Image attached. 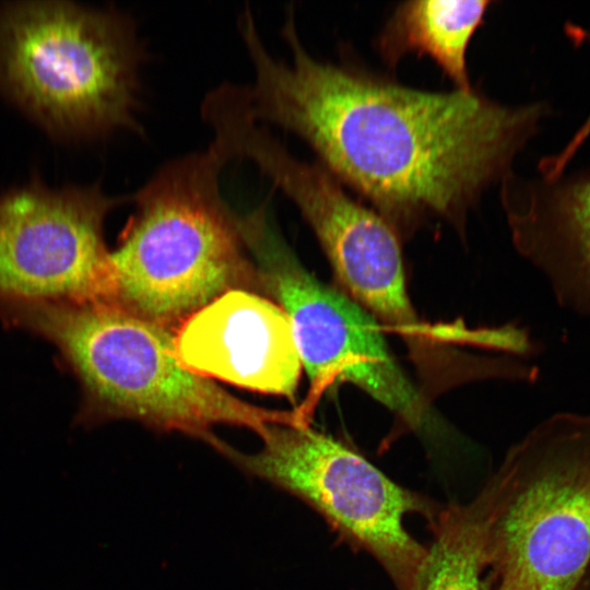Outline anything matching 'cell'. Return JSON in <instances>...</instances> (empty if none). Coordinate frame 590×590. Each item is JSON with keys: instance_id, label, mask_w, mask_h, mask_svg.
I'll list each match as a JSON object with an SVG mask.
<instances>
[{"instance_id": "cell-10", "label": "cell", "mask_w": 590, "mask_h": 590, "mask_svg": "<svg viewBox=\"0 0 590 590\" xmlns=\"http://www.w3.org/2000/svg\"><path fill=\"white\" fill-rule=\"evenodd\" d=\"M174 337L178 358L196 374L294 399L303 364L287 316L270 299L231 290L187 318Z\"/></svg>"}, {"instance_id": "cell-3", "label": "cell", "mask_w": 590, "mask_h": 590, "mask_svg": "<svg viewBox=\"0 0 590 590\" xmlns=\"http://www.w3.org/2000/svg\"><path fill=\"white\" fill-rule=\"evenodd\" d=\"M210 143L162 166L131 196L135 211L109 252L116 304L169 329L252 280L220 190L227 163Z\"/></svg>"}, {"instance_id": "cell-6", "label": "cell", "mask_w": 590, "mask_h": 590, "mask_svg": "<svg viewBox=\"0 0 590 590\" xmlns=\"http://www.w3.org/2000/svg\"><path fill=\"white\" fill-rule=\"evenodd\" d=\"M260 438L262 447L253 453L224 440L217 451L312 508L343 542L378 562L397 590H416L427 546L412 536L405 519L420 514L429 523L438 505L309 423L270 425Z\"/></svg>"}, {"instance_id": "cell-14", "label": "cell", "mask_w": 590, "mask_h": 590, "mask_svg": "<svg viewBox=\"0 0 590 590\" xmlns=\"http://www.w3.org/2000/svg\"><path fill=\"white\" fill-rule=\"evenodd\" d=\"M565 33L575 45L590 44V31L578 25L567 23ZM590 137V113L583 123L578 128L567 144L555 155L543 157L538 169L543 178H555L563 175L566 166L575 156L580 146Z\"/></svg>"}, {"instance_id": "cell-13", "label": "cell", "mask_w": 590, "mask_h": 590, "mask_svg": "<svg viewBox=\"0 0 590 590\" xmlns=\"http://www.w3.org/2000/svg\"><path fill=\"white\" fill-rule=\"evenodd\" d=\"M428 524L433 536L416 590H492L482 493L467 504L440 507Z\"/></svg>"}, {"instance_id": "cell-11", "label": "cell", "mask_w": 590, "mask_h": 590, "mask_svg": "<svg viewBox=\"0 0 590 590\" xmlns=\"http://www.w3.org/2000/svg\"><path fill=\"white\" fill-rule=\"evenodd\" d=\"M516 249L547 280L562 306L590 319V172L500 181Z\"/></svg>"}, {"instance_id": "cell-2", "label": "cell", "mask_w": 590, "mask_h": 590, "mask_svg": "<svg viewBox=\"0 0 590 590\" xmlns=\"http://www.w3.org/2000/svg\"><path fill=\"white\" fill-rule=\"evenodd\" d=\"M0 318L57 346L82 385L85 420H135L214 449L216 425L261 437L270 425L305 423L297 410L249 404L190 370L169 328L118 304L0 298Z\"/></svg>"}, {"instance_id": "cell-15", "label": "cell", "mask_w": 590, "mask_h": 590, "mask_svg": "<svg viewBox=\"0 0 590 590\" xmlns=\"http://www.w3.org/2000/svg\"><path fill=\"white\" fill-rule=\"evenodd\" d=\"M577 590H590V566L581 582L579 583Z\"/></svg>"}, {"instance_id": "cell-8", "label": "cell", "mask_w": 590, "mask_h": 590, "mask_svg": "<svg viewBox=\"0 0 590 590\" xmlns=\"http://www.w3.org/2000/svg\"><path fill=\"white\" fill-rule=\"evenodd\" d=\"M234 158L252 162L295 203L321 245L342 291L398 332L417 357L432 344L408 294L400 236L354 199L319 162L295 157L266 126L239 120L228 134ZM420 361V357L417 358Z\"/></svg>"}, {"instance_id": "cell-9", "label": "cell", "mask_w": 590, "mask_h": 590, "mask_svg": "<svg viewBox=\"0 0 590 590\" xmlns=\"http://www.w3.org/2000/svg\"><path fill=\"white\" fill-rule=\"evenodd\" d=\"M127 198L98 186L49 189L37 179L0 196V298L116 304L104 243Z\"/></svg>"}, {"instance_id": "cell-4", "label": "cell", "mask_w": 590, "mask_h": 590, "mask_svg": "<svg viewBox=\"0 0 590 590\" xmlns=\"http://www.w3.org/2000/svg\"><path fill=\"white\" fill-rule=\"evenodd\" d=\"M143 51L130 19L64 1L0 8V92L51 135L141 130Z\"/></svg>"}, {"instance_id": "cell-5", "label": "cell", "mask_w": 590, "mask_h": 590, "mask_svg": "<svg viewBox=\"0 0 590 590\" xmlns=\"http://www.w3.org/2000/svg\"><path fill=\"white\" fill-rule=\"evenodd\" d=\"M481 492L492 590H577L590 566V414L542 421Z\"/></svg>"}, {"instance_id": "cell-12", "label": "cell", "mask_w": 590, "mask_h": 590, "mask_svg": "<svg viewBox=\"0 0 590 590\" xmlns=\"http://www.w3.org/2000/svg\"><path fill=\"white\" fill-rule=\"evenodd\" d=\"M491 0H415L399 3L376 39L382 61L394 69L409 54L434 60L456 90H473L467 68L470 40Z\"/></svg>"}, {"instance_id": "cell-1", "label": "cell", "mask_w": 590, "mask_h": 590, "mask_svg": "<svg viewBox=\"0 0 590 590\" xmlns=\"http://www.w3.org/2000/svg\"><path fill=\"white\" fill-rule=\"evenodd\" d=\"M238 31L253 67V84L245 88L255 120L306 141L317 162L400 238L430 220L462 233L544 115L542 104L508 106L474 90L425 91L356 64L318 60L291 10L282 27L288 62L268 51L249 9Z\"/></svg>"}, {"instance_id": "cell-7", "label": "cell", "mask_w": 590, "mask_h": 590, "mask_svg": "<svg viewBox=\"0 0 590 590\" xmlns=\"http://www.w3.org/2000/svg\"><path fill=\"white\" fill-rule=\"evenodd\" d=\"M246 250L262 286L287 316L310 381L297 410L309 420L315 398L338 382L356 386L394 413L413 432L435 422L427 400L392 355L380 322L342 290L310 273L273 225L256 211L241 223Z\"/></svg>"}]
</instances>
